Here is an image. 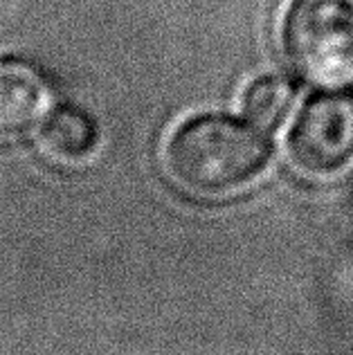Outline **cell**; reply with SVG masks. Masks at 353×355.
Wrapping results in <instances>:
<instances>
[{
  "label": "cell",
  "mask_w": 353,
  "mask_h": 355,
  "mask_svg": "<svg viewBox=\"0 0 353 355\" xmlns=\"http://www.w3.org/2000/svg\"><path fill=\"white\" fill-rule=\"evenodd\" d=\"M270 162L261 128L227 115H198L175 128L164 166L180 189L200 198H227L248 189Z\"/></svg>",
  "instance_id": "obj_1"
},
{
  "label": "cell",
  "mask_w": 353,
  "mask_h": 355,
  "mask_svg": "<svg viewBox=\"0 0 353 355\" xmlns=\"http://www.w3.org/2000/svg\"><path fill=\"white\" fill-rule=\"evenodd\" d=\"M41 139L52 157L66 164H79L97 151L99 130L92 117L81 108L61 106L45 119Z\"/></svg>",
  "instance_id": "obj_5"
},
{
  "label": "cell",
  "mask_w": 353,
  "mask_h": 355,
  "mask_svg": "<svg viewBox=\"0 0 353 355\" xmlns=\"http://www.w3.org/2000/svg\"><path fill=\"white\" fill-rule=\"evenodd\" d=\"M297 88L286 74H266L250 83L243 95V113L261 130H273L288 117Z\"/></svg>",
  "instance_id": "obj_6"
},
{
  "label": "cell",
  "mask_w": 353,
  "mask_h": 355,
  "mask_svg": "<svg viewBox=\"0 0 353 355\" xmlns=\"http://www.w3.org/2000/svg\"><path fill=\"white\" fill-rule=\"evenodd\" d=\"M286 151L295 169L315 180L353 169V95L327 92L306 101L291 126Z\"/></svg>",
  "instance_id": "obj_3"
},
{
  "label": "cell",
  "mask_w": 353,
  "mask_h": 355,
  "mask_svg": "<svg viewBox=\"0 0 353 355\" xmlns=\"http://www.w3.org/2000/svg\"><path fill=\"white\" fill-rule=\"evenodd\" d=\"M50 99V83L34 63L0 57V139L32 133L48 115Z\"/></svg>",
  "instance_id": "obj_4"
},
{
  "label": "cell",
  "mask_w": 353,
  "mask_h": 355,
  "mask_svg": "<svg viewBox=\"0 0 353 355\" xmlns=\"http://www.w3.org/2000/svg\"><path fill=\"white\" fill-rule=\"evenodd\" d=\"M282 45L306 81L329 90L353 86V0H293Z\"/></svg>",
  "instance_id": "obj_2"
}]
</instances>
